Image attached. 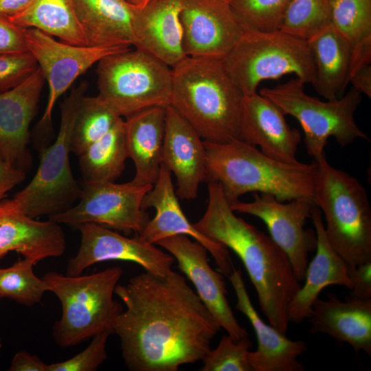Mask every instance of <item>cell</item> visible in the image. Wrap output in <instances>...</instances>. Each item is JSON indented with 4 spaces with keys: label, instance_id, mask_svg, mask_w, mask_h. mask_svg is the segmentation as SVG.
<instances>
[{
    "label": "cell",
    "instance_id": "cell-1",
    "mask_svg": "<svg viewBox=\"0 0 371 371\" xmlns=\"http://www.w3.org/2000/svg\"><path fill=\"white\" fill-rule=\"evenodd\" d=\"M125 311L113 331L131 371H177L203 360L221 327L188 284L171 270L166 276L146 271L117 284Z\"/></svg>",
    "mask_w": 371,
    "mask_h": 371
},
{
    "label": "cell",
    "instance_id": "cell-2",
    "mask_svg": "<svg viewBox=\"0 0 371 371\" xmlns=\"http://www.w3.org/2000/svg\"><path fill=\"white\" fill-rule=\"evenodd\" d=\"M207 183V206L194 226L238 255L269 324L286 335L288 307L302 286L286 254L270 236L234 214L219 183Z\"/></svg>",
    "mask_w": 371,
    "mask_h": 371
},
{
    "label": "cell",
    "instance_id": "cell-3",
    "mask_svg": "<svg viewBox=\"0 0 371 371\" xmlns=\"http://www.w3.org/2000/svg\"><path fill=\"white\" fill-rule=\"evenodd\" d=\"M170 105L203 141H242L243 93L221 58L186 56L172 67Z\"/></svg>",
    "mask_w": 371,
    "mask_h": 371
},
{
    "label": "cell",
    "instance_id": "cell-4",
    "mask_svg": "<svg viewBox=\"0 0 371 371\" xmlns=\"http://www.w3.org/2000/svg\"><path fill=\"white\" fill-rule=\"evenodd\" d=\"M207 157L206 182L220 184L229 202L248 192L266 193L280 201L313 202L317 165L284 163L243 141H203ZM314 203V202H313Z\"/></svg>",
    "mask_w": 371,
    "mask_h": 371
},
{
    "label": "cell",
    "instance_id": "cell-5",
    "mask_svg": "<svg viewBox=\"0 0 371 371\" xmlns=\"http://www.w3.org/2000/svg\"><path fill=\"white\" fill-rule=\"evenodd\" d=\"M317 165L314 204L323 212L326 238L348 267L371 260V209L359 181L328 164L325 154Z\"/></svg>",
    "mask_w": 371,
    "mask_h": 371
},
{
    "label": "cell",
    "instance_id": "cell-6",
    "mask_svg": "<svg viewBox=\"0 0 371 371\" xmlns=\"http://www.w3.org/2000/svg\"><path fill=\"white\" fill-rule=\"evenodd\" d=\"M123 274L120 267L85 276H68L50 271L42 279L62 306V315L52 330L56 343L67 348L95 335L110 331L123 311L113 299L114 290Z\"/></svg>",
    "mask_w": 371,
    "mask_h": 371
},
{
    "label": "cell",
    "instance_id": "cell-7",
    "mask_svg": "<svg viewBox=\"0 0 371 371\" xmlns=\"http://www.w3.org/2000/svg\"><path fill=\"white\" fill-rule=\"evenodd\" d=\"M223 60L244 95L256 93L262 81L286 74H294L313 86L316 81L314 57L308 41L280 30H245Z\"/></svg>",
    "mask_w": 371,
    "mask_h": 371
},
{
    "label": "cell",
    "instance_id": "cell-8",
    "mask_svg": "<svg viewBox=\"0 0 371 371\" xmlns=\"http://www.w3.org/2000/svg\"><path fill=\"white\" fill-rule=\"evenodd\" d=\"M98 96L122 117L170 105L172 68L151 54L131 47L98 63Z\"/></svg>",
    "mask_w": 371,
    "mask_h": 371
},
{
    "label": "cell",
    "instance_id": "cell-9",
    "mask_svg": "<svg viewBox=\"0 0 371 371\" xmlns=\"http://www.w3.org/2000/svg\"><path fill=\"white\" fill-rule=\"evenodd\" d=\"M304 84L296 77L275 87L263 88L259 93L276 104L284 115L299 121L309 155L315 159L324 154L330 137L342 147L357 139L370 140L354 117L362 101L359 91L352 87L344 96L324 102L307 95Z\"/></svg>",
    "mask_w": 371,
    "mask_h": 371
},
{
    "label": "cell",
    "instance_id": "cell-10",
    "mask_svg": "<svg viewBox=\"0 0 371 371\" xmlns=\"http://www.w3.org/2000/svg\"><path fill=\"white\" fill-rule=\"evenodd\" d=\"M87 87V83L82 82L61 103L60 124L55 142L42 148L34 177L13 198L32 218L64 211L81 196L82 187L71 172L69 153L78 109Z\"/></svg>",
    "mask_w": 371,
    "mask_h": 371
},
{
    "label": "cell",
    "instance_id": "cell-11",
    "mask_svg": "<svg viewBox=\"0 0 371 371\" xmlns=\"http://www.w3.org/2000/svg\"><path fill=\"white\" fill-rule=\"evenodd\" d=\"M153 186L132 181L83 182L79 203L49 215V220L76 228L82 223H94L126 234H140L150 221L142 207V200Z\"/></svg>",
    "mask_w": 371,
    "mask_h": 371
},
{
    "label": "cell",
    "instance_id": "cell-12",
    "mask_svg": "<svg viewBox=\"0 0 371 371\" xmlns=\"http://www.w3.org/2000/svg\"><path fill=\"white\" fill-rule=\"evenodd\" d=\"M254 196L250 202H229L232 210L261 219L271 238L286 254L297 280L304 281L308 255L317 245L316 235L313 230L305 229L306 219L311 218L315 205L306 199L284 203L266 193H255Z\"/></svg>",
    "mask_w": 371,
    "mask_h": 371
},
{
    "label": "cell",
    "instance_id": "cell-13",
    "mask_svg": "<svg viewBox=\"0 0 371 371\" xmlns=\"http://www.w3.org/2000/svg\"><path fill=\"white\" fill-rule=\"evenodd\" d=\"M28 51L36 59L49 86V96L39 126L47 127L58 99L73 82L104 57L131 47L78 46L55 40L36 28H26Z\"/></svg>",
    "mask_w": 371,
    "mask_h": 371
},
{
    "label": "cell",
    "instance_id": "cell-14",
    "mask_svg": "<svg viewBox=\"0 0 371 371\" xmlns=\"http://www.w3.org/2000/svg\"><path fill=\"white\" fill-rule=\"evenodd\" d=\"M76 228L81 234L80 245L76 256L67 261L66 275L78 276L91 265L112 260L135 262L146 271L161 276L172 270L174 257L155 244L144 243L137 234L126 237L94 223H82Z\"/></svg>",
    "mask_w": 371,
    "mask_h": 371
},
{
    "label": "cell",
    "instance_id": "cell-15",
    "mask_svg": "<svg viewBox=\"0 0 371 371\" xmlns=\"http://www.w3.org/2000/svg\"><path fill=\"white\" fill-rule=\"evenodd\" d=\"M179 19L186 56L223 59L245 32L226 0H182Z\"/></svg>",
    "mask_w": 371,
    "mask_h": 371
},
{
    "label": "cell",
    "instance_id": "cell-16",
    "mask_svg": "<svg viewBox=\"0 0 371 371\" xmlns=\"http://www.w3.org/2000/svg\"><path fill=\"white\" fill-rule=\"evenodd\" d=\"M155 245L164 248L177 261L178 267L192 282L196 294L220 326L236 341L248 337L249 333L238 324L228 303L223 274L209 265L206 248L184 234L163 238Z\"/></svg>",
    "mask_w": 371,
    "mask_h": 371
},
{
    "label": "cell",
    "instance_id": "cell-17",
    "mask_svg": "<svg viewBox=\"0 0 371 371\" xmlns=\"http://www.w3.org/2000/svg\"><path fill=\"white\" fill-rule=\"evenodd\" d=\"M142 207L144 210L153 207L155 216L150 219L143 232L138 234L141 240L155 244L165 238L184 234L192 237L204 246L217 265V271L229 276L234 267L228 249L201 233L189 222L183 212L176 195L171 172L161 164L159 175L152 189L144 196Z\"/></svg>",
    "mask_w": 371,
    "mask_h": 371
},
{
    "label": "cell",
    "instance_id": "cell-18",
    "mask_svg": "<svg viewBox=\"0 0 371 371\" xmlns=\"http://www.w3.org/2000/svg\"><path fill=\"white\" fill-rule=\"evenodd\" d=\"M45 82L38 67L20 85L0 93V159L25 172L32 166L29 128Z\"/></svg>",
    "mask_w": 371,
    "mask_h": 371
},
{
    "label": "cell",
    "instance_id": "cell-19",
    "mask_svg": "<svg viewBox=\"0 0 371 371\" xmlns=\"http://www.w3.org/2000/svg\"><path fill=\"white\" fill-rule=\"evenodd\" d=\"M164 109L161 164L176 177V195L181 199H196L199 184L206 179L207 157L203 139L170 104Z\"/></svg>",
    "mask_w": 371,
    "mask_h": 371
},
{
    "label": "cell",
    "instance_id": "cell-20",
    "mask_svg": "<svg viewBox=\"0 0 371 371\" xmlns=\"http://www.w3.org/2000/svg\"><path fill=\"white\" fill-rule=\"evenodd\" d=\"M280 108L257 92L244 95L242 102V141L259 146L260 151L276 160L297 164L296 158L301 133L291 128Z\"/></svg>",
    "mask_w": 371,
    "mask_h": 371
},
{
    "label": "cell",
    "instance_id": "cell-21",
    "mask_svg": "<svg viewBox=\"0 0 371 371\" xmlns=\"http://www.w3.org/2000/svg\"><path fill=\"white\" fill-rule=\"evenodd\" d=\"M65 235L60 224L27 216L14 199L0 201V258L16 251L36 264L62 256Z\"/></svg>",
    "mask_w": 371,
    "mask_h": 371
},
{
    "label": "cell",
    "instance_id": "cell-22",
    "mask_svg": "<svg viewBox=\"0 0 371 371\" xmlns=\"http://www.w3.org/2000/svg\"><path fill=\"white\" fill-rule=\"evenodd\" d=\"M227 278L236 295V308L248 318L258 339L257 350L247 352L252 370L304 371V365L297 359L307 350L305 342L289 339L262 320L250 300L240 270L234 267Z\"/></svg>",
    "mask_w": 371,
    "mask_h": 371
},
{
    "label": "cell",
    "instance_id": "cell-23",
    "mask_svg": "<svg viewBox=\"0 0 371 371\" xmlns=\"http://www.w3.org/2000/svg\"><path fill=\"white\" fill-rule=\"evenodd\" d=\"M182 0H150L137 8L133 23L134 47L171 68L186 57L179 14Z\"/></svg>",
    "mask_w": 371,
    "mask_h": 371
},
{
    "label": "cell",
    "instance_id": "cell-24",
    "mask_svg": "<svg viewBox=\"0 0 371 371\" xmlns=\"http://www.w3.org/2000/svg\"><path fill=\"white\" fill-rule=\"evenodd\" d=\"M328 300L317 297L313 304L309 332L324 333L338 342L347 343L357 352L371 356V299L350 297L345 301L335 294Z\"/></svg>",
    "mask_w": 371,
    "mask_h": 371
},
{
    "label": "cell",
    "instance_id": "cell-25",
    "mask_svg": "<svg viewBox=\"0 0 371 371\" xmlns=\"http://www.w3.org/2000/svg\"><path fill=\"white\" fill-rule=\"evenodd\" d=\"M311 218L316 232V254L308 265L304 285L288 307V320L294 324L301 323L309 317L313 304L324 288L330 285L344 286L350 290L352 288L347 265L329 243L322 212L316 205L311 210Z\"/></svg>",
    "mask_w": 371,
    "mask_h": 371
},
{
    "label": "cell",
    "instance_id": "cell-26",
    "mask_svg": "<svg viewBox=\"0 0 371 371\" xmlns=\"http://www.w3.org/2000/svg\"><path fill=\"white\" fill-rule=\"evenodd\" d=\"M87 46L131 47L137 6L126 0H72Z\"/></svg>",
    "mask_w": 371,
    "mask_h": 371
},
{
    "label": "cell",
    "instance_id": "cell-27",
    "mask_svg": "<svg viewBox=\"0 0 371 371\" xmlns=\"http://www.w3.org/2000/svg\"><path fill=\"white\" fill-rule=\"evenodd\" d=\"M128 157L132 159L135 174L131 181L138 185H154L161 165L165 131V109L154 106L124 120Z\"/></svg>",
    "mask_w": 371,
    "mask_h": 371
},
{
    "label": "cell",
    "instance_id": "cell-28",
    "mask_svg": "<svg viewBox=\"0 0 371 371\" xmlns=\"http://www.w3.org/2000/svg\"><path fill=\"white\" fill-rule=\"evenodd\" d=\"M316 69V91L327 100L338 98L350 82L352 46L330 24L308 41Z\"/></svg>",
    "mask_w": 371,
    "mask_h": 371
},
{
    "label": "cell",
    "instance_id": "cell-29",
    "mask_svg": "<svg viewBox=\"0 0 371 371\" xmlns=\"http://www.w3.org/2000/svg\"><path fill=\"white\" fill-rule=\"evenodd\" d=\"M25 28H36L61 41L87 46L72 0H33L20 12L8 16Z\"/></svg>",
    "mask_w": 371,
    "mask_h": 371
},
{
    "label": "cell",
    "instance_id": "cell-30",
    "mask_svg": "<svg viewBox=\"0 0 371 371\" xmlns=\"http://www.w3.org/2000/svg\"><path fill=\"white\" fill-rule=\"evenodd\" d=\"M78 157L84 182H115L124 171L128 157L124 119Z\"/></svg>",
    "mask_w": 371,
    "mask_h": 371
},
{
    "label": "cell",
    "instance_id": "cell-31",
    "mask_svg": "<svg viewBox=\"0 0 371 371\" xmlns=\"http://www.w3.org/2000/svg\"><path fill=\"white\" fill-rule=\"evenodd\" d=\"M123 117L98 95L82 98L73 128L71 151L80 156Z\"/></svg>",
    "mask_w": 371,
    "mask_h": 371
},
{
    "label": "cell",
    "instance_id": "cell-32",
    "mask_svg": "<svg viewBox=\"0 0 371 371\" xmlns=\"http://www.w3.org/2000/svg\"><path fill=\"white\" fill-rule=\"evenodd\" d=\"M330 24V0H290L279 30L308 41Z\"/></svg>",
    "mask_w": 371,
    "mask_h": 371
},
{
    "label": "cell",
    "instance_id": "cell-33",
    "mask_svg": "<svg viewBox=\"0 0 371 371\" xmlns=\"http://www.w3.org/2000/svg\"><path fill=\"white\" fill-rule=\"evenodd\" d=\"M34 265L33 260L24 258L8 268L0 269V297L27 306L41 303L49 289L46 282L34 273Z\"/></svg>",
    "mask_w": 371,
    "mask_h": 371
},
{
    "label": "cell",
    "instance_id": "cell-34",
    "mask_svg": "<svg viewBox=\"0 0 371 371\" xmlns=\"http://www.w3.org/2000/svg\"><path fill=\"white\" fill-rule=\"evenodd\" d=\"M331 24L352 47L371 38V0H330Z\"/></svg>",
    "mask_w": 371,
    "mask_h": 371
},
{
    "label": "cell",
    "instance_id": "cell-35",
    "mask_svg": "<svg viewBox=\"0 0 371 371\" xmlns=\"http://www.w3.org/2000/svg\"><path fill=\"white\" fill-rule=\"evenodd\" d=\"M290 0H230L229 4L245 30L270 32L279 30Z\"/></svg>",
    "mask_w": 371,
    "mask_h": 371
},
{
    "label": "cell",
    "instance_id": "cell-36",
    "mask_svg": "<svg viewBox=\"0 0 371 371\" xmlns=\"http://www.w3.org/2000/svg\"><path fill=\"white\" fill-rule=\"evenodd\" d=\"M251 341L244 338L234 340L230 335L222 336L218 345L203 359L202 371H253L247 360Z\"/></svg>",
    "mask_w": 371,
    "mask_h": 371
},
{
    "label": "cell",
    "instance_id": "cell-37",
    "mask_svg": "<svg viewBox=\"0 0 371 371\" xmlns=\"http://www.w3.org/2000/svg\"><path fill=\"white\" fill-rule=\"evenodd\" d=\"M112 333L104 331L92 338L90 344L72 358L48 364L47 371H95L108 357L106 344Z\"/></svg>",
    "mask_w": 371,
    "mask_h": 371
},
{
    "label": "cell",
    "instance_id": "cell-38",
    "mask_svg": "<svg viewBox=\"0 0 371 371\" xmlns=\"http://www.w3.org/2000/svg\"><path fill=\"white\" fill-rule=\"evenodd\" d=\"M38 68L36 59L29 51L0 55V93L20 85Z\"/></svg>",
    "mask_w": 371,
    "mask_h": 371
},
{
    "label": "cell",
    "instance_id": "cell-39",
    "mask_svg": "<svg viewBox=\"0 0 371 371\" xmlns=\"http://www.w3.org/2000/svg\"><path fill=\"white\" fill-rule=\"evenodd\" d=\"M25 31V27L0 14V55L28 52Z\"/></svg>",
    "mask_w": 371,
    "mask_h": 371
},
{
    "label": "cell",
    "instance_id": "cell-40",
    "mask_svg": "<svg viewBox=\"0 0 371 371\" xmlns=\"http://www.w3.org/2000/svg\"><path fill=\"white\" fill-rule=\"evenodd\" d=\"M348 274L352 283L349 297L357 300L371 299V260L348 267Z\"/></svg>",
    "mask_w": 371,
    "mask_h": 371
},
{
    "label": "cell",
    "instance_id": "cell-41",
    "mask_svg": "<svg viewBox=\"0 0 371 371\" xmlns=\"http://www.w3.org/2000/svg\"><path fill=\"white\" fill-rule=\"evenodd\" d=\"M25 172L0 159V201L25 179Z\"/></svg>",
    "mask_w": 371,
    "mask_h": 371
},
{
    "label": "cell",
    "instance_id": "cell-42",
    "mask_svg": "<svg viewBox=\"0 0 371 371\" xmlns=\"http://www.w3.org/2000/svg\"><path fill=\"white\" fill-rule=\"evenodd\" d=\"M48 364L44 363L37 356L26 351H20L13 357L10 371H47Z\"/></svg>",
    "mask_w": 371,
    "mask_h": 371
},
{
    "label": "cell",
    "instance_id": "cell-43",
    "mask_svg": "<svg viewBox=\"0 0 371 371\" xmlns=\"http://www.w3.org/2000/svg\"><path fill=\"white\" fill-rule=\"evenodd\" d=\"M371 63V38L352 47V60L350 71L351 76L358 69Z\"/></svg>",
    "mask_w": 371,
    "mask_h": 371
},
{
    "label": "cell",
    "instance_id": "cell-44",
    "mask_svg": "<svg viewBox=\"0 0 371 371\" xmlns=\"http://www.w3.org/2000/svg\"><path fill=\"white\" fill-rule=\"evenodd\" d=\"M350 82L352 87L361 94H364L371 98V66L366 65L354 73Z\"/></svg>",
    "mask_w": 371,
    "mask_h": 371
},
{
    "label": "cell",
    "instance_id": "cell-45",
    "mask_svg": "<svg viewBox=\"0 0 371 371\" xmlns=\"http://www.w3.org/2000/svg\"><path fill=\"white\" fill-rule=\"evenodd\" d=\"M33 0H0V14L7 16L17 14L27 7Z\"/></svg>",
    "mask_w": 371,
    "mask_h": 371
},
{
    "label": "cell",
    "instance_id": "cell-46",
    "mask_svg": "<svg viewBox=\"0 0 371 371\" xmlns=\"http://www.w3.org/2000/svg\"><path fill=\"white\" fill-rule=\"evenodd\" d=\"M126 1L129 2L130 3L139 8L143 6L146 3V0H126Z\"/></svg>",
    "mask_w": 371,
    "mask_h": 371
},
{
    "label": "cell",
    "instance_id": "cell-47",
    "mask_svg": "<svg viewBox=\"0 0 371 371\" xmlns=\"http://www.w3.org/2000/svg\"><path fill=\"white\" fill-rule=\"evenodd\" d=\"M150 1V0H146L145 4H146L148 1ZM145 4H144V5H145Z\"/></svg>",
    "mask_w": 371,
    "mask_h": 371
},
{
    "label": "cell",
    "instance_id": "cell-48",
    "mask_svg": "<svg viewBox=\"0 0 371 371\" xmlns=\"http://www.w3.org/2000/svg\"><path fill=\"white\" fill-rule=\"evenodd\" d=\"M1 339H0V348H1Z\"/></svg>",
    "mask_w": 371,
    "mask_h": 371
},
{
    "label": "cell",
    "instance_id": "cell-49",
    "mask_svg": "<svg viewBox=\"0 0 371 371\" xmlns=\"http://www.w3.org/2000/svg\"><path fill=\"white\" fill-rule=\"evenodd\" d=\"M226 1H229V2L230 1V0H226Z\"/></svg>",
    "mask_w": 371,
    "mask_h": 371
}]
</instances>
